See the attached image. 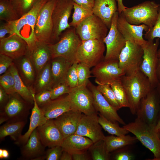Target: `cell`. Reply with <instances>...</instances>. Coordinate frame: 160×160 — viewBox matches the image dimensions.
<instances>
[{"mask_svg": "<svg viewBox=\"0 0 160 160\" xmlns=\"http://www.w3.org/2000/svg\"><path fill=\"white\" fill-rule=\"evenodd\" d=\"M121 80L125 91L131 112L136 114L141 100L152 89L149 80L140 69L130 75H124Z\"/></svg>", "mask_w": 160, "mask_h": 160, "instance_id": "1", "label": "cell"}, {"mask_svg": "<svg viewBox=\"0 0 160 160\" xmlns=\"http://www.w3.org/2000/svg\"><path fill=\"white\" fill-rule=\"evenodd\" d=\"M133 134L145 147L153 154L152 160H160V135L155 126L149 124L137 117L123 127Z\"/></svg>", "mask_w": 160, "mask_h": 160, "instance_id": "2", "label": "cell"}, {"mask_svg": "<svg viewBox=\"0 0 160 160\" xmlns=\"http://www.w3.org/2000/svg\"><path fill=\"white\" fill-rule=\"evenodd\" d=\"M160 4L147 1L130 7H127L119 15L129 23L139 25L144 24L149 28L155 24Z\"/></svg>", "mask_w": 160, "mask_h": 160, "instance_id": "3", "label": "cell"}, {"mask_svg": "<svg viewBox=\"0 0 160 160\" xmlns=\"http://www.w3.org/2000/svg\"><path fill=\"white\" fill-rule=\"evenodd\" d=\"M81 41L75 28L71 27L67 29L62 33L58 41L48 44L52 59L61 57L73 63L77 62L76 54Z\"/></svg>", "mask_w": 160, "mask_h": 160, "instance_id": "4", "label": "cell"}, {"mask_svg": "<svg viewBox=\"0 0 160 160\" xmlns=\"http://www.w3.org/2000/svg\"><path fill=\"white\" fill-rule=\"evenodd\" d=\"M73 3V0H57L52 14L53 28L50 44L58 41L62 33L71 27L68 20Z\"/></svg>", "mask_w": 160, "mask_h": 160, "instance_id": "5", "label": "cell"}, {"mask_svg": "<svg viewBox=\"0 0 160 160\" xmlns=\"http://www.w3.org/2000/svg\"><path fill=\"white\" fill-rule=\"evenodd\" d=\"M159 40V38H156L155 41L146 40L141 46L143 55L140 69L149 79L152 89L155 88L159 84L156 70L159 59L157 52Z\"/></svg>", "mask_w": 160, "mask_h": 160, "instance_id": "6", "label": "cell"}, {"mask_svg": "<svg viewBox=\"0 0 160 160\" xmlns=\"http://www.w3.org/2000/svg\"><path fill=\"white\" fill-rule=\"evenodd\" d=\"M105 50L103 41L90 39L82 41L76 53V60L90 68L104 60Z\"/></svg>", "mask_w": 160, "mask_h": 160, "instance_id": "7", "label": "cell"}, {"mask_svg": "<svg viewBox=\"0 0 160 160\" xmlns=\"http://www.w3.org/2000/svg\"><path fill=\"white\" fill-rule=\"evenodd\" d=\"M143 55V51L141 45L126 41L118 60L119 66L125 75H131L140 69Z\"/></svg>", "mask_w": 160, "mask_h": 160, "instance_id": "8", "label": "cell"}, {"mask_svg": "<svg viewBox=\"0 0 160 160\" xmlns=\"http://www.w3.org/2000/svg\"><path fill=\"white\" fill-rule=\"evenodd\" d=\"M57 0H48L44 5L38 15L34 30L38 41L50 44L52 31V14Z\"/></svg>", "mask_w": 160, "mask_h": 160, "instance_id": "9", "label": "cell"}, {"mask_svg": "<svg viewBox=\"0 0 160 160\" xmlns=\"http://www.w3.org/2000/svg\"><path fill=\"white\" fill-rule=\"evenodd\" d=\"M75 29L82 41L90 39L103 41L109 29L102 20L94 14L84 19Z\"/></svg>", "mask_w": 160, "mask_h": 160, "instance_id": "10", "label": "cell"}, {"mask_svg": "<svg viewBox=\"0 0 160 160\" xmlns=\"http://www.w3.org/2000/svg\"><path fill=\"white\" fill-rule=\"evenodd\" d=\"M160 111L159 100L156 89H152L141 100L136 114L141 120L156 126L160 117Z\"/></svg>", "mask_w": 160, "mask_h": 160, "instance_id": "11", "label": "cell"}, {"mask_svg": "<svg viewBox=\"0 0 160 160\" xmlns=\"http://www.w3.org/2000/svg\"><path fill=\"white\" fill-rule=\"evenodd\" d=\"M119 15L118 12L113 15L110 28L103 40L106 47L105 60H118L120 53L126 44V41L117 27Z\"/></svg>", "mask_w": 160, "mask_h": 160, "instance_id": "12", "label": "cell"}, {"mask_svg": "<svg viewBox=\"0 0 160 160\" xmlns=\"http://www.w3.org/2000/svg\"><path fill=\"white\" fill-rule=\"evenodd\" d=\"M91 71L97 84L110 85L125 75L119 66L118 60H104L94 67Z\"/></svg>", "mask_w": 160, "mask_h": 160, "instance_id": "13", "label": "cell"}, {"mask_svg": "<svg viewBox=\"0 0 160 160\" xmlns=\"http://www.w3.org/2000/svg\"><path fill=\"white\" fill-rule=\"evenodd\" d=\"M68 94L72 109L86 115L97 113L94 106L92 94L87 86H77L71 88Z\"/></svg>", "mask_w": 160, "mask_h": 160, "instance_id": "14", "label": "cell"}, {"mask_svg": "<svg viewBox=\"0 0 160 160\" xmlns=\"http://www.w3.org/2000/svg\"><path fill=\"white\" fill-rule=\"evenodd\" d=\"M102 128L97 113L90 115L83 114L75 134L88 137L94 143L105 138Z\"/></svg>", "mask_w": 160, "mask_h": 160, "instance_id": "15", "label": "cell"}, {"mask_svg": "<svg viewBox=\"0 0 160 160\" xmlns=\"http://www.w3.org/2000/svg\"><path fill=\"white\" fill-rule=\"evenodd\" d=\"M91 92L93 98L94 104L97 112L104 117L112 122L125 125V123L113 108L105 99L102 93L90 81L87 85Z\"/></svg>", "mask_w": 160, "mask_h": 160, "instance_id": "16", "label": "cell"}, {"mask_svg": "<svg viewBox=\"0 0 160 160\" xmlns=\"http://www.w3.org/2000/svg\"><path fill=\"white\" fill-rule=\"evenodd\" d=\"M28 51L26 42L16 33L0 39V54L14 60L26 55Z\"/></svg>", "mask_w": 160, "mask_h": 160, "instance_id": "17", "label": "cell"}, {"mask_svg": "<svg viewBox=\"0 0 160 160\" xmlns=\"http://www.w3.org/2000/svg\"><path fill=\"white\" fill-rule=\"evenodd\" d=\"M117 27L125 40L130 41L141 46L146 40L143 38V31H146L149 27L144 24L136 25L129 23L119 15L117 22Z\"/></svg>", "mask_w": 160, "mask_h": 160, "instance_id": "18", "label": "cell"}, {"mask_svg": "<svg viewBox=\"0 0 160 160\" xmlns=\"http://www.w3.org/2000/svg\"><path fill=\"white\" fill-rule=\"evenodd\" d=\"M9 95V100L2 111L7 118V122L26 121L29 113L25 102L16 93Z\"/></svg>", "mask_w": 160, "mask_h": 160, "instance_id": "19", "label": "cell"}, {"mask_svg": "<svg viewBox=\"0 0 160 160\" xmlns=\"http://www.w3.org/2000/svg\"><path fill=\"white\" fill-rule=\"evenodd\" d=\"M37 128L41 142L45 147L61 146L64 138L53 119L47 120Z\"/></svg>", "mask_w": 160, "mask_h": 160, "instance_id": "20", "label": "cell"}, {"mask_svg": "<svg viewBox=\"0 0 160 160\" xmlns=\"http://www.w3.org/2000/svg\"><path fill=\"white\" fill-rule=\"evenodd\" d=\"M82 115L81 112L73 109L53 119L64 138L75 134Z\"/></svg>", "mask_w": 160, "mask_h": 160, "instance_id": "21", "label": "cell"}, {"mask_svg": "<svg viewBox=\"0 0 160 160\" xmlns=\"http://www.w3.org/2000/svg\"><path fill=\"white\" fill-rule=\"evenodd\" d=\"M45 147L41 142L36 128L31 133L26 143L23 145L21 153L23 157L27 159H44Z\"/></svg>", "mask_w": 160, "mask_h": 160, "instance_id": "22", "label": "cell"}, {"mask_svg": "<svg viewBox=\"0 0 160 160\" xmlns=\"http://www.w3.org/2000/svg\"><path fill=\"white\" fill-rule=\"evenodd\" d=\"M47 120L56 118L64 113L73 109L68 94L51 100L39 107Z\"/></svg>", "mask_w": 160, "mask_h": 160, "instance_id": "23", "label": "cell"}, {"mask_svg": "<svg viewBox=\"0 0 160 160\" xmlns=\"http://www.w3.org/2000/svg\"><path fill=\"white\" fill-rule=\"evenodd\" d=\"M48 44L37 41L33 49L28 51L29 56L37 74L52 59Z\"/></svg>", "mask_w": 160, "mask_h": 160, "instance_id": "24", "label": "cell"}, {"mask_svg": "<svg viewBox=\"0 0 160 160\" xmlns=\"http://www.w3.org/2000/svg\"><path fill=\"white\" fill-rule=\"evenodd\" d=\"M116 0H95L93 13L101 19L109 29L114 14L118 12Z\"/></svg>", "mask_w": 160, "mask_h": 160, "instance_id": "25", "label": "cell"}, {"mask_svg": "<svg viewBox=\"0 0 160 160\" xmlns=\"http://www.w3.org/2000/svg\"><path fill=\"white\" fill-rule=\"evenodd\" d=\"M35 94L34 93L33 94L34 105L31 110L28 129L16 141L15 143L17 144L23 145L25 144L32 132L37 127L44 124L47 120L42 110L36 102L34 98Z\"/></svg>", "mask_w": 160, "mask_h": 160, "instance_id": "26", "label": "cell"}, {"mask_svg": "<svg viewBox=\"0 0 160 160\" xmlns=\"http://www.w3.org/2000/svg\"><path fill=\"white\" fill-rule=\"evenodd\" d=\"M93 143L88 137L74 134L64 138L61 146L63 150L73 154L86 151Z\"/></svg>", "mask_w": 160, "mask_h": 160, "instance_id": "27", "label": "cell"}, {"mask_svg": "<svg viewBox=\"0 0 160 160\" xmlns=\"http://www.w3.org/2000/svg\"><path fill=\"white\" fill-rule=\"evenodd\" d=\"M73 63L63 57H57L51 59V69L53 81V87L66 82L67 72Z\"/></svg>", "mask_w": 160, "mask_h": 160, "instance_id": "28", "label": "cell"}, {"mask_svg": "<svg viewBox=\"0 0 160 160\" xmlns=\"http://www.w3.org/2000/svg\"><path fill=\"white\" fill-rule=\"evenodd\" d=\"M53 86L50 60L37 74L33 90L35 94L45 90H51Z\"/></svg>", "mask_w": 160, "mask_h": 160, "instance_id": "29", "label": "cell"}, {"mask_svg": "<svg viewBox=\"0 0 160 160\" xmlns=\"http://www.w3.org/2000/svg\"><path fill=\"white\" fill-rule=\"evenodd\" d=\"M8 69L12 74L14 79L15 92L26 102L31 104L34 103L33 94L35 93L33 89L28 88L25 84L14 64L10 67Z\"/></svg>", "mask_w": 160, "mask_h": 160, "instance_id": "30", "label": "cell"}, {"mask_svg": "<svg viewBox=\"0 0 160 160\" xmlns=\"http://www.w3.org/2000/svg\"><path fill=\"white\" fill-rule=\"evenodd\" d=\"M137 140L135 136L129 135L122 136L112 135L105 136L104 139L107 150L110 153L133 144Z\"/></svg>", "mask_w": 160, "mask_h": 160, "instance_id": "31", "label": "cell"}, {"mask_svg": "<svg viewBox=\"0 0 160 160\" xmlns=\"http://www.w3.org/2000/svg\"><path fill=\"white\" fill-rule=\"evenodd\" d=\"M26 121L7 122L1 126L0 140H2L7 136H9L12 140L17 141L21 135V132L25 124Z\"/></svg>", "mask_w": 160, "mask_h": 160, "instance_id": "32", "label": "cell"}, {"mask_svg": "<svg viewBox=\"0 0 160 160\" xmlns=\"http://www.w3.org/2000/svg\"><path fill=\"white\" fill-rule=\"evenodd\" d=\"M98 116V121L102 127L108 133L118 136L127 135L129 132L123 127H120L118 123L112 122L108 120L100 114Z\"/></svg>", "mask_w": 160, "mask_h": 160, "instance_id": "33", "label": "cell"}, {"mask_svg": "<svg viewBox=\"0 0 160 160\" xmlns=\"http://www.w3.org/2000/svg\"><path fill=\"white\" fill-rule=\"evenodd\" d=\"M88 149L93 160H109L111 158L104 140L93 143Z\"/></svg>", "mask_w": 160, "mask_h": 160, "instance_id": "34", "label": "cell"}, {"mask_svg": "<svg viewBox=\"0 0 160 160\" xmlns=\"http://www.w3.org/2000/svg\"><path fill=\"white\" fill-rule=\"evenodd\" d=\"M19 18L9 0H0V19L6 22L15 20Z\"/></svg>", "mask_w": 160, "mask_h": 160, "instance_id": "35", "label": "cell"}, {"mask_svg": "<svg viewBox=\"0 0 160 160\" xmlns=\"http://www.w3.org/2000/svg\"><path fill=\"white\" fill-rule=\"evenodd\" d=\"M73 9L72 20L69 23L71 27L75 28L86 18L93 14L92 10L84 7L74 2Z\"/></svg>", "mask_w": 160, "mask_h": 160, "instance_id": "36", "label": "cell"}, {"mask_svg": "<svg viewBox=\"0 0 160 160\" xmlns=\"http://www.w3.org/2000/svg\"><path fill=\"white\" fill-rule=\"evenodd\" d=\"M33 65L29 56L27 55L23 57L20 64V68L25 80L28 83L34 80L35 75Z\"/></svg>", "mask_w": 160, "mask_h": 160, "instance_id": "37", "label": "cell"}, {"mask_svg": "<svg viewBox=\"0 0 160 160\" xmlns=\"http://www.w3.org/2000/svg\"><path fill=\"white\" fill-rule=\"evenodd\" d=\"M115 98L121 107H129L127 95L121 79L111 84Z\"/></svg>", "mask_w": 160, "mask_h": 160, "instance_id": "38", "label": "cell"}, {"mask_svg": "<svg viewBox=\"0 0 160 160\" xmlns=\"http://www.w3.org/2000/svg\"><path fill=\"white\" fill-rule=\"evenodd\" d=\"M48 0H38L30 10L23 15L28 25L34 31L39 13L43 6Z\"/></svg>", "mask_w": 160, "mask_h": 160, "instance_id": "39", "label": "cell"}, {"mask_svg": "<svg viewBox=\"0 0 160 160\" xmlns=\"http://www.w3.org/2000/svg\"><path fill=\"white\" fill-rule=\"evenodd\" d=\"M18 16L26 13L38 0H9Z\"/></svg>", "mask_w": 160, "mask_h": 160, "instance_id": "40", "label": "cell"}, {"mask_svg": "<svg viewBox=\"0 0 160 160\" xmlns=\"http://www.w3.org/2000/svg\"><path fill=\"white\" fill-rule=\"evenodd\" d=\"M96 87L105 99L116 109L118 111L121 108L117 101L113 91L109 85L98 84Z\"/></svg>", "mask_w": 160, "mask_h": 160, "instance_id": "41", "label": "cell"}, {"mask_svg": "<svg viewBox=\"0 0 160 160\" xmlns=\"http://www.w3.org/2000/svg\"><path fill=\"white\" fill-rule=\"evenodd\" d=\"M0 85L9 95H12L16 93L15 88L14 77L8 70L0 76Z\"/></svg>", "mask_w": 160, "mask_h": 160, "instance_id": "42", "label": "cell"}, {"mask_svg": "<svg viewBox=\"0 0 160 160\" xmlns=\"http://www.w3.org/2000/svg\"><path fill=\"white\" fill-rule=\"evenodd\" d=\"M89 67L81 63H78L77 71L78 76V86H86L89 82L91 71Z\"/></svg>", "mask_w": 160, "mask_h": 160, "instance_id": "43", "label": "cell"}, {"mask_svg": "<svg viewBox=\"0 0 160 160\" xmlns=\"http://www.w3.org/2000/svg\"><path fill=\"white\" fill-rule=\"evenodd\" d=\"M147 40L154 41L155 38L160 39V5L159 7L157 19L154 25L149 28L144 34Z\"/></svg>", "mask_w": 160, "mask_h": 160, "instance_id": "44", "label": "cell"}, {"mask_svg": "<svg viewBox=\"0 0 160 160\" xmlns=\"http://www.w3.org/2000/svg\"><path fill=\"white\" fill-rule=\"evenodd\" d=\"M78 63H74L69 68L67 73L66 82L71 88L78 86L77 67Z\"/></svg>", "mask_w": 160, "mask_h": 160, "instance_id": "45", "label": "cell"}, {"mask_svg": "<svg viewBox=\"0 0 160 160\" xmlns=\"http://www.w3.org/2000/svg\"><path fill=\"white\" fill-rule=\"evenodd\" d=\"M71 88L66 82L54 86L51 90L52 92L51 100L56 99L65 94H68Z\"/></svg>", "mask_w": 160, "mask_h": 160, "instance_id": "46", "label": "cell"}, {"mask_svg": "<svg viewBox=\"0 0 160 160\" xmlns=\"http://www.w3.org/2000/svg\"><path fill=\"white\" fill-rule=\"evenodd\" d=\"M51 91L49 90H43L35 94V99L38 105L40 107L51 100Z\"/></svg>", "mask_w": 160, "mask_h": 160, "instance_id": "47", "label": "cell"}, {"mask_svg": "<svg viewBox=\"0 0 160 160\" xmlns=\"http://www.w3.org/2000/svg\"><path fill=\"white\" fill-rule=\"evenodd\" d=\"M63 151L61 146L58 145L49 148L46 153L44 158L47 160H59Z\"/></svg>", "mask_w": 160, "mask_h": 160, "instance_id": "48", "label": "cell"}, {"mask_svg": "<svg viewBox=\"0 0 160 160\" xmlns=\"http://www.w3.org/2000/svg\"><path fill=\"white\" fill-rule=\"evenodd\" d=\"M127 147V146H126ZM126 147L116 150L113 159L115 160H132L134 159V156Z\"/></svg>", "mask_w": 160, "mask_h": 160, "instance_id": "49", "label": "cell"}, {"mask_svg": "<svg viewBox=\"0 0 160 160\" xmlns=\"http://www.w3.org/2000/svg\"><path fill=\"white\" fill-rule=\"evenodd\" d=\"M15 31L12 21L6 22L0 26V39L5 37L7 34L9 35L15 34Z\"/></svg>", "mask_w": 160, "mask_h": 160, "instance_id": "50", "label": "cell"}, {"mask_svg": "<svg viewBox=\"0 0 160 160\" xmlns=\"http://www.w3.org/2000/svg\"><path fill=\"white\" fill-rule=\"evenodd\" d=\"M13 59L3 54H0V74L5 73L14 63Z\"/></svg>", "mask_w": 160, "mask_h": 160, "instance_id": "51", "label": "cell"}, {"mask_svg": "<svg viewBox=\"0 0 160 160\" xmlns=\"http://www.w3.org/2000/svg\"><path fill=\"white\" fill-rule=\"evenodd\" d=\"M9 95L8 94L3 88L0 86V104L1 110L2 108L4 110L5 105L9 100Z\"/></svg>", "mask_w": 160, "mask_h": 160, "instance_id": "52", "label": "cell"}, {"mask_svg": "<svg viewBox=\"0 0 160 160\" xmlns=\"http://www.w3.org/2000/svg\"><path fill=\"white\" fill-rule=\"evenodd\" d=\"M77 4L85 8L92 10L95 0H73Z\"/></svg>", "mask_w": 160, "mask_h": 160, "instance_id": "53", "label": "cell"}, {"mask_svg": "<svg viewBox=\"0 0 160 160\" xmlns=\"http://www.w3.org/2000/svg\"><path fill=\"white\" fill-rule=\"evenodd\" d=\"M86 151L78 153L72 154L73 160H88L90 158Z\"/></svg>", "mask_w": 160, "mask_h": 160, "instance_id": "54", "label": "cell"}, {"mask_svg": "<svg viewBox=\"0 0 160 160\" xmlns=\"http://www.w3.org/2000/svg\"><path fill=\"white\" fill-rule=\"evenodd\" d=\"M72 154L68 152L63 150L60 160H72Z\"/></svg>", "mask_w": 160, "mask_h": 160, "instance_id": "55", "label": "cell"}, {"mask_svg": "<svg viewBox=\"0 0 160 160\" xmlns=\"http://www.w3.org/2000/svg\"><path fill=\"white\" fill-rule=\"evenodd\" d=\"M117 2L118 12L120 14L126 8L123 3L122 0H116Z\"/></svg>", "mask_w": 160, "mask_h": 160, "instance_id": "56", "label": "cell"}, {"mask_svg": "<svg viewBox=\"0 0 160 160\" xmlns=\"http://www.w3.org/2000/svg\"><path fill=\"white\" fill-rule=\"evenodd\" d=\"M9 156V151L6 149H0V159H6L8 158Z\"/></svg>", "mask_w": 160, "mask_h": 160, "instance_id": "57", "label": "cell"}, {"mask_svg": "<svg viewBox=\"0 0 160 160\" xmlns=\"http://www.w3.org/2000/svg\"><path fill=\"white\" fill-rule=\"evenodd\" d=\"M156 75L159 83H160V58L158 59L156 70Z\"/></svg>", "mask_w": 160, "mask_h": 160, "instance_id": "58", "label": "cell"}, {"mask_svg": "<svg viewBox=\"0 0 160 160\" xmlns=\"http://www.w3.org/2000/svg\"><path fill=\"white\" fill-rule=\"evenodd\" d=\"M156 131L160 135V117L155 127Z\"/></svg>", "mask_w": 160, "mask_h": 160, "instance_id": "59", "label": "cell"}, {"mask_svg": "<svg viewBox=\"0 0 160 160\" xmlns=\"http://www.w3.org/2000/svg\"><path fill=\"white\" fill-rule=\"evenodd\" d=\"M157 95H158L160 102V83H159L158 85L155 88Z\"/></svg>", "mask_w": 160, "mask_h": 160, "instance_id": "60", "label": "cell"}, {"mask_svg": "<svg viewBox=\"0 0 160 160\" xmlns=\"http://www.w3.org/2000/svg\"><path fill=\"white\" fill-rule=\"evenodd\" d=\"M157 55L158 58H160V48L159 49L157 52Z\"/></svg>", "mask_w": 160, "mask_h": 160, "instance_id": "61", "label": "cell"}]
</instances>
